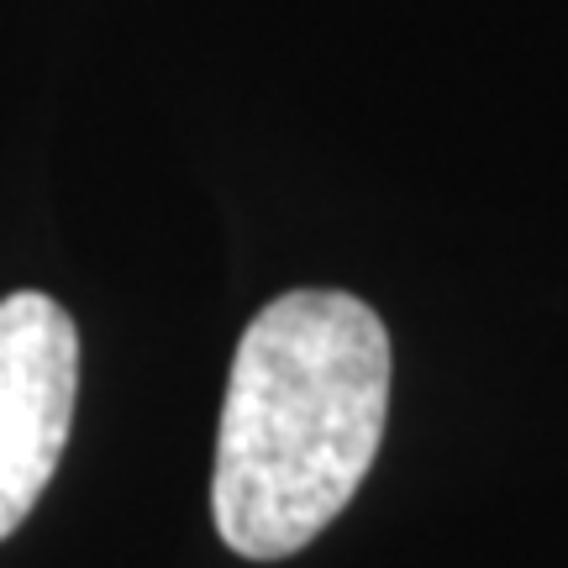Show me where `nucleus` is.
<instances>
[{"label":"nucleus","mask_w":568,"mask_h":568,"mask_svg":"<svg viewBox=\"0 0 568 568\" xmlns=\"http://www.w3.org/2000/svg\"><path fill=\"white\" fill-rule=\"evenodd\" d=\"M389 332L347 290H290L237 337L226 374L211 516L237 558L311 548L379 458Z\"/></svg>","instance_id":"obj_1"},{"label":"nucleus","mask_w":568,"mask_h":568,"mask_svg":"<svg viewBox=\"0 0 568 568\" xmlns=\"http://www.w3.org/2000/svg\"><path fill=\"white\" fill-rule=\"evenodd\" d=\"M80 400V332L42 290L0 301V542L59 474Z\"/></svg>","instance_id":"obj_2"}]
</instances>
